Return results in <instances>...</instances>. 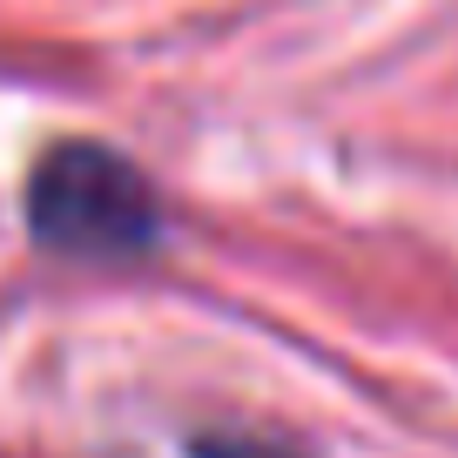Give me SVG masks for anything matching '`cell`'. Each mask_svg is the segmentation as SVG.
I'll use <instances>...</instances> for the list:
<instances>
[{
  "label": "cell",
  "mask_w": 458,
  "mask_h": 458,
  "mask_svg": "<svg viewBox=\"0 0 458 458\" xmlns=\"http://www.w3.org/2000/svg\"><path fill=\"white\" fill-rule=\"evenodd\" d=\"M189 458H297L284 445H257V438H196Z\"/></svg>",
  "instance_id": "7a4b0ae2"
},
{
  "label": "cell",
  "mask_w": 458,
  "mask_h": 458,
  "mask_svg": "<svg viewBox=\"0 0 458 458\" xmlns=\"http://www.w3.org/2000/svg\"><path fill=\"white\" fill-rule=\"evenodd\" d=\"M28 229L61 257H148L162 243V202L129 156L55 142L28 175Z\"/></svg>",
  "instance_id": "6da1fadb"
}]
</instances>
